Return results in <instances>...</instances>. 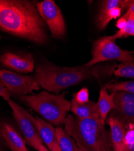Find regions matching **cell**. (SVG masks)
<instances>
[{"label":"cell","mask_w":134,"mask_h":151,"mask_svg":"<svg viewBox=\"0 0 134 151\" xmlns=\"http://www.w3.org/2000/svg\"><path fill=\"white\" fill-rule=\"evenodd\" d=\"M0 30L38 45L48 41L36 2L29 0H0Z\"/></svg>","instance_id":"obj_1"},{"label":"cell","mask_w":134,"mask_h":151,"mask_svg":"<svg viewBox=\"0 0 134 151\" xmlns=\"http://www.w3.org/2000/svg\"><path fill=\"white\" fill-rule=\"evenodd\" d=\"M116 67L115 65L87 67L85 64L75 67H63L43 63L36 65L33 78L44 89L58 94L67 88L92 77L99 79L100 76L111 75Z\"/></svg>","instance_id":"obj_2"},{"label":"cell","mask_w":134,"mask_h":151,"mask_svg":"<svg viewBox=\"0 0 134 151\" xmlns=\"http://www.w3.org/2000/svg\"><path fill=\"white\" fill-rule=\"evenodd\" d=\"M65 130L82 151H113L111 134L100 119H81L69 114Z\"/></svg>","instance_id":"obj_3"},{"label":"cell","mask_w":134,"mask_h":151,"mask_svg":"<svg viewBox=\"0 0 134 151\" xmlns=\"http://www.w3.org/2000/svg\"><path fill=\"white\" fill-rule=\"evenodd\" d=\"M20 101L38 113L47 122L57 126L65 124L71 103L65 99V93L54 94L47 91L23 96Z\"/></svg>","instance_id":"obj_4"},{"label":"cell","mask_w":134,"mask_h":151,"mask_svg":"<svg viewBox=\"0 0 134 151\" xmlns=\"http://www.w3.org/2000/svg\"><path fill=\"white\" fill-rule=\"evenodd\" d=\"M115 41L112 36H106L97 40L92 45V58L85 65L92 67L99 62L109 60L125 62L134 59L133 52L121 49Z\"/></svg>","instance_id":"obj_5"},{"label":"cell","mask_w":134,"mask_h":151,"mask_svg":"<svg viewBox=\"0 0 134 151\" xmlns=\"http://www.w3.org/2000/svg\"><path fill=\"white\" fill-rule=\"evenodd\" d=\"M8 104L11 109L14 119L26 144L38 150L39 146L43 145V141L36 126L35 118L13 100H9Z\"/></svg>","instance_id":"obj_6"},{"label":"cell","mask_w":134,"mask_h":151,"mask_svg":"<svg viewBox=\"0 0 134 151\" xmlns=\"http://www.w3.org/2000/svg\"><path fill=\"white\" fill-rule=\"evenodd\" d=\"M36 6L41 18L47 25L51 35L55 39H62L67 29L62 12L53 0L36 2Z\"/></svg>","instance_id":"obj_7"},{"label":"cell","mask_w":134,"mask_h":151,"mask_svg":"<svg viewBox=\"0 0 134 151\" xmlns=\"http://www.w3.org/2000/svg\"><path fill=\"white\" fill-rule=\"evenodd\" d=\"M0 78L10 96L15 97L33 94L34 91H38L41 88L33 77L10 70L0 68Z\"/></svg>","instance_id":"obj_8"},{"label":"cell","mask_w":134,"mask_h":151,"mask_svg":"<svg viewBox=\"0 0 134 151\" xmlns=\"http://www.w3.org/2000/svg\"><path fill=\"white\" fill-rule=\"evenodd\" d=\"M115 108L109 116L122 122L125 126H134V94L117 91L114 95Z\"/></svg>","instance_id":"obj_9"},{"label":"cell","mask_w":134,"mask_h":151,"mask_svg":"<svg viewBox=\"0 0 134 151\" xmlns=\"http://www.w3.org/2000/svg\"><path fill=\"white\" fill-rule=\"evenodd\" d=\"M0 65L18 73L27 74L33 71L34 60L30 53L7 52L0 55Z\"/></svg>","instance_id":"obj_10"},{"label":"cell","mask_w":134,"mask_h":151,"mask_svg":"<svg viewBox=\"0 0 134 151\" xmlns=\"http://www.w3.org/2000/svg\"><path fill=\"white\" fill-rule=\"evenodd\" d=\"M0 138L11 151H29L21 132L14 126L5 120H0Z\"/></svg>","instance_id":"obj_11"},{"label":"cell","mask_w":134,"mask_h":151,"mask_svg":"<svg viewBox=\"0 0 134 151\" xmlns=\"http://www.w3.org/2000/svg\"><path fill=\"white\" fill-rule=\"evenodd\" d=\"M35 119L39 135L46 147L50 151H60L53 126L41 118L36 117Z\"/></svg>","instance_id":"obj_12"},{"label":"cell","mask_w":134,"mask_h":151,"mask_svg":"<svg viewBox=\"0 0 134 151\" xmlns=\"http://www.w3.org/2000/svg\"><path fill=\"white\" fill-rule=\"evenodd\" d=\"M107 123L111 128V138L113 151H125L126 129L117 119L109 116Z\"/></svg>","instance_id":"obj_13"},{"label":"cell","mask_w":134,"mask_h":151,"mask_svg":"<svg viewBox=\"0 0 134 151\" xmlns=\"http://www.w3.org/2000/svg\"><path fill=\"white\" fill-rule=\"evenodd\" d=\"M70 111L77 117L81 119H100V115L97 106L93 102L79 103L75 99L71 100Z\"/></svg>","instance_id":"obj_14"},{"label":"cell","mask_w":134,"mask_h":151,"mask_svg":"<svg viewBox=\"0 0 134 151\" xmlns=\"http://www.w3.org/2000/svg\"><path fill=\"white\" fill-rule=\"evenodd\" d=\"M115 93L109 94L107 91L102 87L99 93L98 102L96 104L98 107L100 117L103 120H106L108 114L115 108L114 103Z\"/></svg>","instance_id":"obj_15"},{"label":"cell","mask_w":134,"mask_h":151,"mask_svg":"<svg viewBox=\"0 0 134 151\" xmlns=\"http://www.w3.org/2000/svg\"><path fill=\"white\" fill-rule=\"evenodd\" d=\"M122 3L123 0H106L102 1L96 19L97 28L100 30H103L106 28V18L108 12L114 7H121Z\"/></svg>","instance_id":"obj_16"},{"label":"cell","mask_w":134,"mask_h":151,"mask_svg":"<svg viewBox=\"0 0 134 151\" xmlns=\"http://www.w3.org/2000/svg\"><path fill=\"white\" fill-rule=\"evenodd\" d=\"M56 133L60 151H82L65 129L58 127L56 128Z\"/></svg>","instance_id":"obj_17"},{"label":"cell","mask_w":134,"mask_h":151,"mask_svg":"<svg viewBox=\"0 0 134 151\" xmlns=\"http://www.w3.org/2000/svg\"><path fill=\"white\" fill-rule=\"evenodd\" d=\"M114 74L119 77L134 79V59L121 62L117 66Z\"/></svg>","instance_id":"obj_18"},{"label":"cell","mask_w":134,"mask_h":151,"mask_svg":"<svg viewBox=\"0 0 134 151\" xmlns=\"http://www.w3.org/2000/svg\"><path fill=\"white\" fill-rule=\"evenodd\" d=\"M103 87L107 91H111L112 93L117 91H125L134 94V81L107 83Z\"/></svg>","instance_id":"obj_19"},{"label":"cell","mask_w":134,"mask_h":151,"mask_svg":"<svg viewBox=\"0 0 134 151\" xmlns=\"http://www.w3.org/2000/svg\"><path fill=\"white\" fill-rule=\"evenodd\" d=\"M134 36V17H130L128 20L126 26L121 30H119L113 37L114 40H117L121 37H125L127 36Z\"/></svg>","instance_id":"obj_20"},{"label":"cell","mask_w":134,"mask_h":151,"mask_svg":"<svg viewBox=\"0 0 134 151\" xmlns=\"http://www.w3.org/2000/svg\"><path fill=\"white\" fill-rule=\"evenodd\" d=\"M126 129L125 151H134V126H125Z\"/></svg>","instance_id":"obj_21"},{"label":"cell","mask_w":134,"mask_h":151,"mask_svg":"<svg viewBox=\"0 0 134 151\" xmlns=\"http://www.w3.org/2000/svg\"><path fill=\"white\" fill-rule=\"evenodd\" d=\"M73 99L79 103H86L89 102V91L87 88H83L77 93L73 95Z\"/></svg>","instance_id":"obj_22"},{"label":"cell","mask_w":134,"mask_h":151,"mask_svg":"<svg viewBox=\"0 0 134 151\" xmlns=\"http://www.w3.org/2000/svg\"><path fill=\"white\" fill-rule=\"evenodd\" d=\"M122 9L120 7L113 8L108 12L106 18V24L107 26L112 19H115L118 17H120Z\"/></svg>","instance_id":"obj_23"},{"label":"cell","mask_w":134,"mask_h":151,"mask_svg":"<svg viewBox=\"0 0 134 151\" xmlns=\"http://www.w3.org/2000/svg\"><path fill=\"white\" fill-rule=\"evenodd\" d=\"M0 97H2L7 102L9 100H10V94L6 88L5 86L4 85L1 79V78H0Z\"/></svg>","instance_id":"obj_24"},{"label":"cell","mask_w":134,"mask_h":151,"mask_svg":"<svg viewBox=\"0 0 134 151\" xmlns=\"http://www.w3.org/2000/svg\"><path fill=\"white\" fill-rule=\"evenodd\" d=\"M131 16H134V1H132V3L126 10V13L121 17L128 20V19Z\"/></svg>","instance_id":"obj_25"},{"label":"cell","mask_w":134,"mask_h":151,"mask_svg":"<svg viewBox=\"0 0 134 151\" xmlns=\"http://www.w3.org/2000/svg\"><path fill=\"white\" fill-rule=\"evenodd\" d=\"M126 23H127V19H125L122 17H120V19L117 21L116 27L119 30H121L126 26Z\"/></svg>","instance_id":"obj_26"},{"label":"cell","mask_w":134,"mask_h":151,"mask_svg":"<svg viewBox=\"0 0 134 151\" xmlns=\"http://www.w3.org/2000/svg\"><path fill=\"white\" fill-rule=\"evenodd\" d=\"M38 151H50L49 149H48L46 146H45L44 145H41L39 146Z\"/></svg>","instance_id":"obj_27"},{"label":"cell","mask_w":134,"mask_h":151,"mask_svg":"<svg viewBox=\"0 0 134 151\" xmlns=\"http://www.w3.org/2000/svg\"><path fill=\"white\" fill-rule=\"evenodd\" d=\"M0 151H3V150H2V148H1V146H0Z\"/></svg>","instance_id":"obj_28"},{"label":"cell","mask_w":134,"mask_h":151,"mask_svg":"<svg viewBox=\"0 0 134 151\" xmlns=\"http://www.w3.org/2000/svg\"><path fill=\"white\" fill-rule=\"evenodd\" d=\"M133 17H134V16H133Z\"/></svg>","instance_id":"obj_29"}]
</instances>
